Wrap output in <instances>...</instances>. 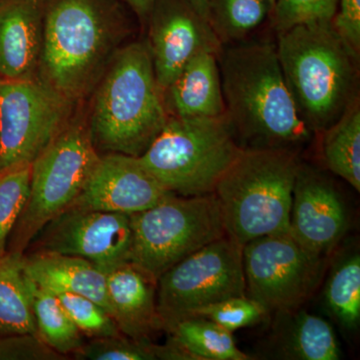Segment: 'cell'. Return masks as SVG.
Returning a JSON list of instances; mask_svg holds the SVG:
<instances>
[{
	"label": "cell",
	"instance_id": "cell-1",
	"mask_svg": "<svg viewBox=\"0 0 360 360\" xmlns=\"http://www.w3.org/2000/svg\"><path fill=\"white\" fill-rule=\"evenodd\" d=\"M225 115L243 149L298 153L314 132L303 122L284 79L276 45L248 42L219 56Z\"/></svg>",
	"mask_w": 360,
	"mask_h": 360
},
{
	"label": "cell",
	"instance_id": "cell-2",
	"mask_svg": "<svg viewBox=\"0 0 360 360\" xmlns=\"http://www.w3.org/2000/svg\"><path fill=\"white\" fill-rule=\"evenodd\" d=\"M122 0H46L37 79L73 103L94 91L127 32Z\"/></svg>",
	"mask_w": 360,
	"mask_h": 360
},
{
	"label": "cell",
	"instance_id": "cell-3",
	"mask_svg": "<svg viewBox=\"0 0 360 360\" xmlns=\"http://www.w3.org/2000/svg\"><path fill=\"white\" fill-rule=\"evenodd\" d=\"M277 37V56L298 115L314 134H322L359 99V53L333 21L300 23Z\"/></svg>",
	"mask_w": 360,
	"mask_h": 360
},
{
	"label": "cell",
	"instance_id": "cell-4",
	"mask_svg": "<svg viewBox=\"0 0 360 360\" xmlns=\"http://www.w3.org/2000/svg\"><path fill=\"white\" fill-rule=\"evenodd\" d=\"M94 92L87 123L96 150L134 158L143 155L169 117L148 44L120 47Z\"/></svg>",
	"mask_w": 360,
	"mask_h": 360
},
{
	"label": "cell",
	"instance_id": "cell-5",
	"mask_svg": "<svg viewBox=\"0 0 360 360\" xmlns=\"http://www.w3.org/2000/svg\"><path fill=\"white\" fill-rule=\"evenodd\" d=\"M300 162L285 149H241L215 187L227 236L239 245L290 229Z\"/></svg>",
	"mask_w": 360,
	"mask_h": 360
},
{
	"label": "cell",
	"instance_id": "cell-6",
	"mask_svg": "<svg viewBox=\"0 0 360 360\" xmlns=\"http://www.w3.org/2000/svg\"><path fill=\"white\" fill-rule=\"evenodd\" d=\"M241 149L226 115L169 116L139 160L170 193L200 196L214 193Z\"/></svg>",
	"mask_w": 360,
	"mask_h": 360
},
{
	"label": "cell",
	"instance_id": "cell-7",
	"mask_svg": "<svg viewBox=\"0 0 360 360\" xmlns=\"http://www.w3.org/2000/svg\"><path fill=\"white\" fill-rule=\"evenodd\" d=\"M99 158L87 118L75 112L32 161L30 198L14 227L11 251L23 253L45 225L75 202Z\"/></svg>",
	"mask_w": 360,
	"mask_h": 360
},
{
	"label": "cell",
	"instance_id": "cell-8",
	"mask_svg": "<svg viewBox=\"0 0 360 360\" xmlns=\"http://www.w3.org/2000/svg\"><path fill=\"white\" fill-rule=\"evenodd\" d=\"M130 217V262L156 281L188 255L227 236L214 193L200 196L172 194Z\"/></svg>",
	"mask_w": 360,
	"mask_h": 360
},
{
	"label": "cell",
	"instance_id": "cell-9",
	"mask_svg": "<svg viewBox=\"0 0 360 360\" xmlns=\"http://www.w3.org/2000/svg\"><path fill=\"white\" fill-rule=\"evenodd\" d=\"M243 250L238 241L225 236L165 272L156 291L162 326L200 307L246 295Z\"/></svg>",
	"mask_w": 360,
	"mask_h": 360
},
{
	"label": "cell",
	"instance_id": "cell-10",
	"mask_svg": "<svg viewBox=\"0 0 360 360\" xmlns=\"http://www.w3.org/2000/svg\"><path fill=\"white\" fill-rule=\"evenodd\" d=\"M246 295L267 312L300 309L323 276L326 257L310 252L290 232L269 234L243 245Z\"/></svg>",
	"mask_w": 360,
	"mask_h": 360
},
{
	"label": "cell",
	"instance_id": "cell-11",
	"mask_svg": "<svg viewBox=\"0 0 360 360\" xmlns=\"http://www.w3.org/2000/svg\"><path fill=\"white\" fill-rule=\"evenodd\" d=\"M75 105L37 78L0 80V172L32 165L70 122Z\"/></svg>",
	"mask_w": 360,
	"mask_h": 360
},
{
	"label": "cell",
	"instance_id": "cell-12",
	"mask_svg": "<svg viewBox=\"0 0 360 360\" xmlns=\"http://www.w3.org/2000/svg\"><path fill=\"white\" fill-rule=\"evenodd\" d=\"M37 250L84 258L108 272L130 262L131 217L68 207L37 234Z\"/></svg>",
	"mask_w": 360,
	"mask_h": 360
},
{
	"label": "cell",
	"instance_id": "cell-13",
	"mask_svg": "<svg viewBox=\"0 0 360 360\" xmlns=\"http://www.w3.org/2000/svg\"><path fill=\"white\" fill-rule=\"evenodd\" d=\"M148 47L156 82L165 92L187 63L201 53L219 56L222 49L210 22L186 0H155L149 14Z\"/></svg>",
	"mask_w": 360,
	"mask_h": 360
},
{
	"label": "cell",
	"instance_id": "cell-14",
	"mask_svg": "<svg viewBox=\"0 0 360 360\" xmlns=\"http://www.w3.org/2000/svg\"><path fill=\"white\" fill-rule=\"evenodd\" d=\"M348 226L347 203L333 182L302 163L293 188L290 236L310 252L326 258L345 238Z\"/></svg>",
	"mask_w": 360,
	"mask_h": 360
},
{
	"label": "cell",
	"instance_id": "cell-15",
	"mask_svg": "<svg viewBox=\"0 0 360 360\" xmlns=\"http://www.w3.org/2000/svg\"><path fill=\"white\" fill-rule=\"evenodd\" d=\"M172 194L139 158L103 153L70 207L130 215L153 207Z\"/></svg>",
	"mask_w": 360,
	"mask_h": 360
},
{
	"label": "cell",
	"instance_id": "cell-16",
	"mask_svg": "<svg viewBox=\"0 0 360 360\" xmlns=\"http://www.w3.org/2000/svg\"><path fill=\"white\" fill-rule=\"evenodd\" d=\"M46 0H0V80L37 78Z\"/></svg>",
	"mask_w": 360,
	"mask_h": 360
},
{
	"label": "cell",
	"instance_id": "cell-17",
	"mask_svg": "<svg viewBox=\"0 0 360 360\" xmlns=\"http://www.w3.org/2000/svg\"><path fill=\"white\" fill-rule=\"evenodd\" d=\"M158 281L131 262L106 272V292L110 314L122 335L150 340L162 330L156 302Z\"/></svg>",
	"mask_w": 360,
	"mask_h": 360
},
{
	"label": "cell",
	"instance_id": "cell-18",
	"mask_svg": "<svg viewBox=\"0 0 360 360\" xmlns=\"http://www.w3.org/2000/svg\"><path fill=\"white\" fill-rule=\"evenodd\" d=\"M265 350L274 359L286 360H338L342 355L333 326L300 309L276 312Z\"/></svg>",
	"mask_w": 360,
	"mask_h": 360
},
{
	"label": "cell",
	"instance_id": "cell-19",
	"mask_svg": "<svg viewBox=\"0 0 360 360\" xmlns=\"http://www.w3.org/2000/svg\"><path fill=\"white\" fill-rule=\"evenodd\" d=\"M168 115L217 117L225 115L219 59L212 52L194 56L162 94Z\"/></svg>",
	"mask_w": 360,
	"mask_h": 360
},
{
	"label": "cell",
	"instance_id": "cell-20",
	"mask_svg": "<svg viewBox=\"0 0 360 360\" xmlns=\"http://www.w3.org/2000/svg\"><path fill=\"white\" fill-rule=\"evenodd\" d=\"M28 278L54 293H77L91 298L110 314L106 292V272L84 258L35 250L23 255Z\"/></svg>",
	"mask_w": 360,
	"mask_h": 360
},
{
	"label": "cell",
	"instance_id": "cell-21",
	"mask_svg": "<svg viewBox=\"0 0 360 360\" xmlns=\"http://www.w3.org/2000/svg\"><path fill=\"white\" fill-rule=\"evenodd\" d=\"M37 333L23 253L9 251L0 257V338Z\"/></svg>",
	"mask_w": 360,
	"mask_h": 360
},
{
	"label": "cell",
	"instance_id": "cell-22",
	"mask_svg": "<svg viewBox=\"0 0 360 360\" xmlns=\"http://www.w3.org/2000/svg\"><path fill=\"white\" fill-rule=\"evenodd\" d=\"M162 330L193 360L253 359L239 349L231 331L205 317H181L163 324Z\"/></svg>",
	"mask_w": 360,
	"mask_h": 360
},
{
	"label": "cell",
	"instance_id": "cell-23",
	"mask_svg": "<svg viewBox=\"0 0 360 360\" xmlns=\"http://www.w3.org/2000/svg\"><path fill=\"white\" fill-rule=\"evenodd\" d=\"M323 304L333 321L347 333L360 323V255L352 248L331 267L323 290Z\"/></svg>",
	"mask_w": 360,
	"mask_h": 360
},
{
	"label": "cell",
	"instance_id": "cell-24",
	"mask_svg": "<svg viewBox=\"0 0 360 360\" xmlns=\"http://www.w3.org/2000/svg\"><path fill=\"white\" fill-rule=\"evenodd\" d=\"M322 134L321 155L324 165L359 193V99H356L340 120Z\"/></svg>",
	"mask_w": 360,
	"mask_h": 360
},
{
	"label": "cell",
	"instance_id": "cell-25",
	"mask_svg": "<svg viewBox=\"0 0 360 360\" xmlns=\"http://www.w3.org/2000/svg\"><path fill=\"white\" fill-rule=\"evenodd\" d=\"M27 281L37 335L58 354H75L84 345V335L56 293L37 285L28 277Z\"/></svg>",
	"mask_w": 360,
	"mask_h": 360
},
{
	"label": "cell",
	"instance_id": "cell-26",
	"mask_svg": "<svg viewBox=\"0 0 360 360\" xmlns=\"http://www.w3.org/2000/svg\"><path fill=\"white\" fill-rule=\"evenodd\" d=\"M271 13L266 0H210V25L222 45L243 39Z\"/></svg>",
	"mask_w": 360,
	"mask_h": 360
},
{
	"label": "cell",
	"instance_id": "cell-27",
	"mask_svg": "<svg viewBox=\"0 0 360 360\" xmlns=\"http://www.w3.org/2000/svg\"><path fill=\"white\" fill-rule=\"evenodd\" d=\"M32 165L0 172V257L6 252L7 241L30 193Z\"/></svg>",
	"mask_w": 360,
	"mask_h": 360
},
{
	"label": "cell",
	"instance_id": "cell-28",
	"mask_svg": "<svg viewBox=\"0 0 360 360\" xmlns=\"http://www.w3.org/2000/svg\"><path fill=\"white\" fill-rule=\"evenodd\" d=\"M56 295L82 335L96 340L122 333L112 315L91 298L77 293Z\"/></svg>",
	"mask_w": 360,
	"mask_h": 360
},
{
	"label": "cell",
	"instance_id": "cell-29",
	"mask_svg": "<svg viewBox=\"0 0 360 360\" xmlns=\"http://www.w3.org/2000/svg\"><path fill=\"white\" fill-rule=\"evenodd\" d=\"M267 314L269 312L259 303L245 295L232 296L221 302L206 305L194 310L189 315L205 317L234 333L238 329L255 326L262 321Z\"/></svg>",
	"mask_w": 360,
	"mask_h": 360
},
{
	"label": "cell",
	"instance_id": "cell-30",
	"mask_svg": "<svg viewBox=\"0 0 360 360\" xmlns=\"http://www.w3.org/2000/svg\"><path fill=\"white\" fill-rule=\"evenodd\" d=\"M77 359L155 360V343L122 335L96 338L84 343L73 354Z\"/></svg>",
	"mask_w": 360,
	"mask_h": 360
},
{
	"label": "cell",
	"instance_id": "cell-31",
	"mask_svg": "<svg viewBox=\"0 0 360 360\" xmlns=\"http://www.w3.org/2000/svg\"><path fill=\"white\" fill-rule=\"evenodd\" d=\"M338 0H277L272 9L277 33L300 23L333 21Z\"/></svg>",
	"mask_w": 360,
	"mask_h": 360
},
{
	"label": "cell",
	"instance_id": "cell-32",
	"mask_svg": "<svg viewBox=\"0 0 360 360\" xmlns=\"http://www.w3.org/2000/svg\"><path fill=\"white\" fill-rule=\"evenodd\" d=\"M65 355L52 349L37 333L0 338V360H61Z\"/></svg>",
	"mask_w": 360,
	"mask_h": 360
},
{
	"label": "cell",
	"instance_id": "cell-33",
	"mask_svg": "<svg viewBox=\"0 0 360 360\" xmlns=\"http://www.w3.org/2000/svg\"><path fill=\"white\" fill-rule=\"evenodd\" d=\"M333 25L354 51H360V0H338Z\"/></svg>",
	"mask_w": 360,
	"mask_h": 360
},
{
	"label": "cell",
	"instance_id": "cell-34",
	"mask_svg": "<svg viewBox=\"0 0 360 360\" xmlns=\"http://www.w3.org/2000/svg\"><path fill=\"white\" fill-rule=\"evenodd\" d=\"M130 11H134L139 20H146L149 18L155 0H122Z\"/></svg>",
	"mask_w": 360,
	"mask_h": 360
},
{
	"label": "cell",
	"instance_id": "cell-35",
	"mask_svg": "<svg viewBox=\"0 0 360 360\" xmlns=\"http://www.w3.org/2000/svg\"><path fill=\"white\" fill-rule=\"evenodd\" d=\"M194 11L200 15L203 20L210 22V0H186Z\"/></svg>",
	"mask_w": 360,
	"mask_h": 360
},
{
	"label": "cell",
	"instance_id": "cell-36",
	"mask_svg": "<svg viewBox=\"0 0 360 360\" xmlns=\"http://www.w3.org/2000/svg\"><path fill=\"white\" fill-rule=\"evenodd\" d=\"M267 2H269V6H271V11L272 9H274V6H276L277 0H266Z\"/></svg>",
	"mask_w": 360,
	"mask_h": 360
}]
</instances>
